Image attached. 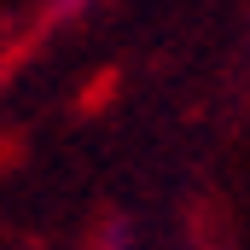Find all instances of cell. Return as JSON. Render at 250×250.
Returning <instances> with one entry per match:
<instances>
[{"label":"cell","instance_id":"1","mask_svg":"<svg viewBox=\"0 0 250 250\" xmlns=\"http://www.w3.org/2000/svg\"><path fill=\"white\" fill-rule=\"evenodd\" d=\"M82 6H93V0H53V12H59V18H70V12H82Z\"/></svg>","mask_w":250,"mask_h":250}]
</instances>
